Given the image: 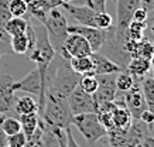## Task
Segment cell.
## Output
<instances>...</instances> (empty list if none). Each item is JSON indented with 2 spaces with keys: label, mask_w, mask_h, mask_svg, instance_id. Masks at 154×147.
Returning <instances> with one entry per match:
<instances>
[{
  "label": "cell",
  "mask_w": 154,
  "mask_h": 147,
  "mask_svg": "<svg viewBox=\"0 0 154 147\" xmlns=\"http://www.w3.org/2000/svg\"><path fill=\"white\" fill-rule=\"evenodd\" d=\"M40 119L48 126L60 129L72 127V113L66 98L57 96L51 92H45V102L40 115Z\"/></svg>",
  "instance_id": "obj_1"
},
{
  "label": "cell",
  "mask_w": 154,
  "mask_h": 147,
  "mask_svg": "<svg viewBox=\"0 0 154 147\" xmlns=\"http://www.w3.org/2000/svg\"><path fill=\"white\" fill-rule=\"evenodd\" d=\"M33 27L34 31H35V45L28 52V58L33 62H35L37 69L40 72L42 86H44V92H45V74H47L50 64L55 57V51L50 44V40H48L47 31L44 29V26L40 23L37 26H33Z\"/></svg>",
  "instance_id": "obj_2"
},
{
  "label": "cell",
  "mask_w": 154,
  "mask_h": 147,
  "mask_svg": "<svg viewBox=\"0 0 154 147\" xmlns=\"http://www.w3.org/2000/svg\"><path fill=\"white\" fill-rule=\"evenodd\" d=\"M42 26L47 31L48 40L51 47L54 48V51L58 52L64 45L65 38L68 37V20H66L64 11L61 10V7H55V9L48 10L47 17L42 21Z\"/></svg>",
  "instance_id": "obj_3"
},
{
  "label": "cell",
  "mask_w": 154,
  "mask_h": 147,
  "mask_svg": "<svg viewBox=\"0 0 154 147\" xmlns=\"http://www.w3.org/2000/svg\"><path fill=\"white\" fill-rule=\"evenodd\" d=\"M72 126L84 136L89 146H95L106 136V129L103 127L96 113H84L72 116Z\"/></svg>",
  "instance_id": "obj_4"
},
{
  "label": "cell",
  "mask_w": 154,
  "mask_h": 147,
  "mask_svg": "<svg viewBox=\"0 0 154 147\" xmlns=\"http://www.w3.org/2000/svg\"><path fill=\"white\" fill-rule=\"evenodd\" d=\"M14 90H23L27 93L37 96V103H38V112L40 115L44 108V102H45V92H44V86H42L41 78H40V72L37 68H34L28 72L26 76H23L21 79L13 82Z\"/></svg>",
  "instance_id": "obj_5"
},
{
  "label": "cell",
  "mask_w": 154,
  "mask_h": 147,
  "mask_svg": "<svg viewBox=\"0 0 154 147\" xmlns=\"http://www.w3.org/2000/svg\"><path fill=\"white\" fill-rule=\"evenodd\" d=\"M68 105L72 116L84 113H96L98 112V103L95 102L94 96L91 93H86L85 90L76 86L68 96Z\"/></svg>",
  "instance_id": "obj_6"
},
{
  "label": "cell",
  "mask_w": 154,
  "mask_h": 147,
  "mask_svg": "<svg viewBox=\"0 0 154 147\" xmlns=\"http://www.w3.org/2000/svg\"><path fill=\"white\" fill-rule=\"evenodd\" d=\"M140 6L141 0H116V24H113V31L116 34H126L133 11Z\"/></svg>",
  "instance_id": "obj_7"
},
{
  "label": "cell",
  "mask_w": 154,
  "mask_h": 147,
  "mask_svg": "<svg viewBox=\"0 0 154 147\" xmlns=\"http://www.w3.org/2000/svg\"><path fill=\"white\" fill-rule=\"evenodd\" d=\"M57 54H60L61 57L65 58V60H69L72 57H86V55H91L92 50L89 47L88 41L82 35L69 33L68 37L65 38V41H64L62 48Z\"/></svg>",
  "instance_id": "obj_8"
},
{
  "label": "cell",
  "mask_w": 154,
  "mask_h": 147,
  "mask_svg": "<svg viewBox=\"0 0 154 147\" xmlns=\"http://www.w3.org/2000/svg\"><path fill=\"white\" fill-rule=\"evenodd\" d=\"M68 33L79 34L88 41L89 47L92 52L100 51L102 45L105 44L109 34V30H100L96 27H89V26H81V24H75V26H68Z\"/></svg>",
  "instance_id": "obj_9"
},
{
  "label": "cell",
  "mask_w": 154,
  "mask_h": 147,
  "mask_svg": "<svg viewBox=\"0 0 154 147\" xmlns=\"http://www.w3.org/2000/svg\"><path fill=\"white\" fill-rule=\"evenodd\" d=\"M98 79V89L95 90L94 96L95 102L98 105L113 102L117 96L116 89V74H103L95 75Z\"/></svg>",
  "instance_id": "obj_10"
},
{
  "label": "cell",
  "mask_w": 154,
  "mask_h": 147,
  "mask_svg": "<svg viewBox=\"0 0 154 147\" xmlns=\"http://www.w3.org/2000/svg\"><path fill=\"white\" fill-rule=\"evenodd\" d=\"M143 79V78H141ZM141 79L134 78V84L130 89L123 93V102L126 105V108L129 109V112L131 113L133 119H139V116L141 115V112H144L147 109V105L144 100V95L141 90L140 82Z\"/></svg>",
  "instance_id": "obj_11"
},
{
  "label": "cell",
  "mask_w": 154,
  "mask_h": 147,
  "mask_svg": "<svg viewBox=\"0 0 154 147\" xmlns=\"http://www.w3.org/2000/svg\"><path fill=\"white\" fill-rule=\"evenodd\" d=\"M14 79L7 74H0V115L14 112L16 90L13 88Z\"/></svg>",
  "instance_id": "obj_12"
},
{
  "label": "cell",
  "mask_w": 154,
  "mask_h": 147,
  "mask_svg": "<svg viewBox=\"0 0 154 147\" xmlns=\"http://www.w3.org/2000/svg\"><path fill=\"white\" fill-rule=\"evenodd\" d=\"M61 7L65 10L66 13H69V16L75 21H78L81 26H89V27H95V14L96 11L92 10L88 6H76L72 3H61Z\"/></svg>",
  "instance_id": "obj_13"
},
{
  "label": "cell",
  "mask_w": 154,
  "mask_h": 147,
  "mask_svg": "<svg viewBox=\"0 0 154 147\" xmlns=\"http://www.w3.org/2000/svg\"><path fill=\"white\" fill-rule=\"evenodd\" d=\"M27 3V14L37 20L38 23H41L47 17L48 10L55 9V7H61V0H26Z\"/></svg>",
  "instance_id": "obj_14"
},
{
  "label": "cell",
  "mask_w": 154,
  "mask_h": 147,
  "mask_svg": "<svg viewBox=\"0 0 154 147\" xmlns=\"http://www.w3.org/2000/svg\"><path fill=\"white\" fill-rule=\"evenodd\" d=\"M150 129L140 119H133L126 130V147H136L147 134H151Z\"/></svg>",
  "instance_id": "obj_15"
},
{
  "label": "cell",
  "mask_w": 154,
  "mask_h": 147,
  "mask_svg": "<svg viewBox=\"0 0 154 147\" xmlns=\"http://www.w3.org/2000/svg\"><path fill=\"white\" fill-rule=\"evenodd\" d=\"M91 60L94 64V74L95 75H103V74H117V72L123 71V68L110 61L106 55H103L100 51L92 52L91 54Z\"/></svg>",
  "instance_id": "obj_16"
},
{
  "label": "cell",
  "mask_w": 154,
  "mask_h": 147,
  "mask_svg": "<svg viewBox=\"0 0 154 147\" xmlns=\"http://www.w3.org/2000/svg\"><path fill=\"white\" fill-rule=\"evenodd\" d=\"M126 69L130 72L134 78H144L150 71V61L146 58H140V57H133L127 64Z\"/></svg>",
  "instance_id": "obj_17"
},
{
  "label": "cell",
  "mask_w": 154,
  "mask_h": 147,
  "mask_svg": "<svg viewBox=\"0 0 154 147\" xmlns=\"http://www.w3.org/2000/svg\"><path fill=\"white\" fill-rule=\"evenodd\" d=\"M19 122L21 126V132L24 133V136L30 139L34 134V132L38 129V122H40V116L37 112L34 113H27V115H19Z\"/></svg>",
  "instance_id": "obj_18"
},
{
  "label": "cell",
  "mask_w": 154,
  "mask_h": 147,
  "mask_svg": "<svg viewBox=\"0 0 154 147\" xmlns=\"http://www.w3.org/2000/svg\"><path fill=\"white\" fill-rule=\"evenodd\" d=\"M69 65L79 75H95L94 64H92V60H91V55L69 58Z\"/></svg>",
  "instance_id": "obj_19"
},
{
  "label": "cell",
  "mask_w": 154,
  "mask_h": 147,
  "mask_svg": "<svg viewBox=\"0 0 154 147\" xmlns=\"http://www.w3.org/2000/svg\"><path fill=\"white\" fill-rule=\"evenodd\" d=\"M14 112L17 115H27V113L38 112L37 99H34L33 96H20V98L16 99Z\"/></svg>",
  "instance_id": "obj_20"
},
{
  "label": "cell",
  "mask_w": 154,
  "mask_h": 147,
  "mask_svg": "<svg viewBox=\"0 0 154 147\" xmlns=\"http://www.w3.org/2000/svg\"><path fill=\"white\" fill-rule=\"evenodd\" d=\"M133 57L146 58V60L151 61V58L154 57V40H151V38H149V37L141 38L140 41L137 43V45H136Z\"/></svg>",
  "instance_id": "obj_21"
},
{
  "label": "cell",
  "mask_w": 154,
  "mask_h": 147,
  "mask_svg": "<svg viewBox=\"0 0 154 147\" xmlns=\"http://www.w3.org/2000/svg\"><path fill=\"white\" fill-rule=\"evenodd\" d=\"M28 27V21L24 17H11V19L5 24V31L9 34L10 37L17 35V34L26 33V30Z\"/></svg>",
  "instance_id": "obj_22"
},
{
  "label": "cell",
  "mask_w": 154,
  "mask_h": 147,
  "mask_svg": "<svg viewBox=\"0 0 154 147\" xmlns=\"http://www.w3.org/2000/svg\"><path fill=\"white\" fill-rule=\"evenodd\" d=\"M140 85H141V90H143V95H144L147 109L154 112V78L146 75L141 79Z\"/></svg>",
  "instance_id": "obj_23"
},
{
  "label": "cell",
  "mask_w": 154,
  "mask_h": 147,
  "mask_svg": "<svg viewBox=\"0 0 154 147\" xmlns=\"http://www.w3.org/2000/svg\"><path fill=\"white\" fill-rule=\"evenodd\" d=\"M105 140L112 147H126V130L119 127H112L106 132Z\"/></svg>",
  "instance_id": "obj_24"
},
{
  "label": "cell",
  "mask_w": 154,
  "mask_h": 147,
  "mask_svg": "<svg viewBox=\"0 0 154 147\" xmlns=\"http://www.w3.org/2000/svg\"><path fill=\"white\" fill-rule=\"evenodd\" d=\"M10 47H11V52H14V54H19V55L27 54L28 50H30L27 34L23 33V34L13 35L10 38Z\"/></svg>",
  "instance_id": "obj_25"
},
{
  "label": "cell",
  "mask_w": 154,
  "mask_h": 147,
  "mask_svg": "<svg viewBox=\"0 0 154 147\" xmlns=\"http://www.w3.org/2000/svg\"><path fill=\"white\" fill-rule=\"evenodd\" d=\"M0 127L5 132L6 136H11V134L21 132V126H20L19 119L13 118V116H7V115H2V118H0Z\"/></svg>",
  "instance_id": "obj_26"
},
{
  "label": "cell",
  "mask_w": 154,
  "mask_h": 147,
  "mask_svg": "<svg viewBox=\"0 0 154 147\" xmlns=\"http://www.w3.org/2000/svg\"><path fill=\"white\" fill-rule=\"evenodd\" d=\"M134 84V76L131 75L127 69H123V71L117 72L116 74V89L117 92H122L125 93L130 89Z\"/></svg>",
  "instance_id": "obj_27"
},
{
  "label": "cell",
  "mask_w": 154,
  "mask_h": 147,
  "mask_svg": "<svg viewBox=\"0 0 154 147\" xmlns=\"http://www.w3.org/2000/svg\"><path fill=\"white\" fill-rule=\"evenodd\" d=\"M9 11L11 17H24L28 11L26 0H9Z\"/></svg>",
  "instance_id": "obj_28"
},
{
  "label": "cell",
  "mask_w": 154,
  "mask_h": 147,
  "mask_svg": "<svg viewBox=\"0 0 154 147\" xmlns=\"http://www.w3.org/2000/svg\"><path fill=\"white\" fill-rule=\"evenodd\" d=\"M79 88L82 90H85L86 93L94 95L95 90L98 89V79L95 75H81L79 79Z\"/></svg>",
  "instance_id": "obj_29"
},
{
  "label": "cell",
  "mask_w": 154,
  "mask_h": 147,
  "mask_svg": "<svg viewBox=\"0 0 154 147\" xmlns=\"http://www.w3.org/2000/svg\"><path fill=\"white\" fill-rule=\"evenodd\" d=\"M113 17L107 11H96L95 14V27L100 30H109L113 26Z\"/></svg>",
  "instance_id": "obj_30"
},
{
  "label": "cell",
  "mask_w": 154,
  "mask_h": 147,
  "mask_svg": "<svg viewBox=\"0 0 154 147\" xmlns=\"http://www.w3.org/2000/svg\"><path fill=\"white\" fill-rule=\"evenodd\" d=\"M27 137L24 136L23 132H19L16 134L7 136V146L6 147H26Z\"/></svg>",
  "instance_id": "obj_31"
},
{
  "label": "cell",
  "mask_w": 154,
  "mask_h": 147,
  "mask_svg": "<svg viewBox=\"0 0 154 147\" xmlns=\"http://www.w3.org/2000/svg\"><path fill=\"white\" fill-rule=\"evenodd\" d=\"M10 35L5 31V29H0V52L2 55L11 54V47H10Z\"/></svg>",
  "instance_id": "obj_32"
},
{
  "label": "cell",
  "mask_w": 154,
  "mask_h": 147,
  "mask_svg": "<svg viewBox=\"0 0 154 147\" xmlns=\"http://www.w3.org/2000/svg\"><path fill=\"white\" fill-rule=\"evenodd\" d=\"M147 19H149V11L143 6L137 7L131 16V20H134V21H147Z\"/></svg>",
  "instance_id": "obj_33"
},
{
  "label": "cell",
  "mask_w": 154,
  "mask_h": 147,
  "mask_svg": "<svg viewBox=\"0 0 154 147\" xmlns=\"http://www.w3.org/2000/svg\"><path fill=\"white\" fill-rule=\"evenodd\" d=\"M86 6L95 11H106V0H85Z\"/></svg>",
  "instance_id": "obj_34"
},
{
  "label": "cell",
  "mask_w": 154,
  "mask_h": 147,
  "mask_svg": "<svg viewBox=\"0 0 154 147\" xmlns=\"http://www.w3.org/2000/svg\"><path fill=\"white\" fill-rule=\"evenodd\" d=\"M139 119H140L143 123L147 124L149 127H153V124H154V112L146 109L144 112H141V115L139 116Z\"/></svg>",
  "instance_id": "obj_35"
},
{
  "label": "cell",
  "mask_w": 154,
  "mask_h": 147,
  "mask_svg": "<svg viewBox=\"0 0 154 147\" xmlns=\"http://www.w3.org/2000/svg\"><path fill=\"white\" fill-rule=\"evenodd\" d=\"M65 147H81L79 144L76 143V140L74 139V134H72L71 127L66 129V146Z\"/></svg>",
  "instance_id": "obj_36"
},
{
  "label": "cell",
  "mask_w": 154,
  "mask_h": 147,
  "mask_svg": "<svg viewBox=\"0 0 154 147\" xmlns=\"http://www.w3.org/2000/svg\"><path fill=\"white\" fill-rule=\"evenodd\" d=\"M136 147H154V136L151 134H147L143 140H141Z\"/></svg>",
  "instance_id": "obj_37"
},
{
  "label": "cell",
  "mask_w": 154,
  "mask_h": 147,
  "mask_svg": "<svg viewBox=\"0 0 154 147\" xmlns=\"http://www.w3.org/2000/svg\"><path fill=\"white\" fill-rule=\"evenodd\" d=\"M0 118H2V116H0ZM6 146H7V136H6L5 132L0 127V147H6Z\"/></svg>",
  "instance_id": "obj_38"
},
{
  "label": "cell",
  "mask_w": 154,
  "mask_h": 147,
  "mask_svg": "<svg viewBox=\"0 0 154 147\" xmlns=\"http://www.w3.org/2000/svg\"><path fill=\"white\" fill-rule=\"evenodd\" d=\"M150 69L153 72V78H154V57L151 58V61H150Z\"/></svg>",
  "instance_id": "obj_39"
},
{
  "label": "cell",
  "mask_w": 154,
  "mask_h": 147,
  "mask_svg": "<svg viewBox=\"0 0 154 147\" xmlns=\"http://www.w3.org/2000/svg\"><path fill=\"white\" fill-rule=\"evenodd\" d=\"M103 139H105V137H103ZM103 139H102V140H103ZM99 147H112V146H109V144L106 143V140H103V143H100V144H99Z\"/></svg>",
  "instance_id": "obj_40"
},
{
  "label": "cell",
  "mask_w": 154,
  "mask_h": 147,
  "mask_svg": "<svg viewBox=\"0 0 154 147\" xmlns=\"http://www.w3.org/2000/svg\"><path fill=\"white\" fill-rule=\"evenodd\" d=\"M149 13H151V17H150V21H154V7L150 10Z\"/></svg>",
  "instance_id": "obj_41"
},
{
  "label": "cell",
  "mask_w": 154,
  "mask_h": 147,
  "mask_svg": "<svg viewBox=\"0 0 154 147\" xmlns=\"http://www.w3.org/2000/svg\"><path fill=\"white\" fill-rule=\"evenodd\" d=\"M61 2H62V3H71L72 0H61Z\"/></svg>",
  "instance_id": "obj_42"
},
{
  "label": "cell",
  "mask_w": 154,
  "mask_h": 147,
  "mask_svg": "<svg viewBox=\"0 0 154 147\" xmlns=\"http://www.w3.org/2000/svg\"><path fill=\"white\" fill-rule=\"evenodd\" d=\"M0 57H2V52H0Z\"/></svg>",
  "instance_id": "obj_43"
},
{
  "label": "cell",
  "mask_w": 154,
  "mask_h": 147,
  "mask_svg": "<svg viewBox=\"0 0 154 147\" xmlns=\"http://www.w3.org/2000/svg\"><path fill=\"white\" fill-rule=\"evenodd\" d=\"M113 2H116V0H113Z\"/></svg>",
  "instance_id": "obj_44"
},
{
  "label": "cell",
  "mask_w": 154,
  "mask_h": 147,
  "mask_svg": "<svg viewBox=\"0 0 154 147\" xmlns=\"http://www.w3.org/2000/svg\"><path fill=\"white\" fill-rule=\"evenodd\" d=\"M0 116H2V115H0Z\"/></svg>",
  "instance_id": "obj_45"
},
{
  "label": "cell",
  "mask_w": 154,
  "mask_h": 147,
  "mask_svg": "<svg viewBox=\"0 0 154 147\" xmlns=\"http://www.w3.org/2000/svg\"><path fill=\"white\" fill-rule=\"evenodd\" d=\"M64 147H65V146H64Z\"/></svg>",
  "instance_id": "obj_46"
}]
</instances>
